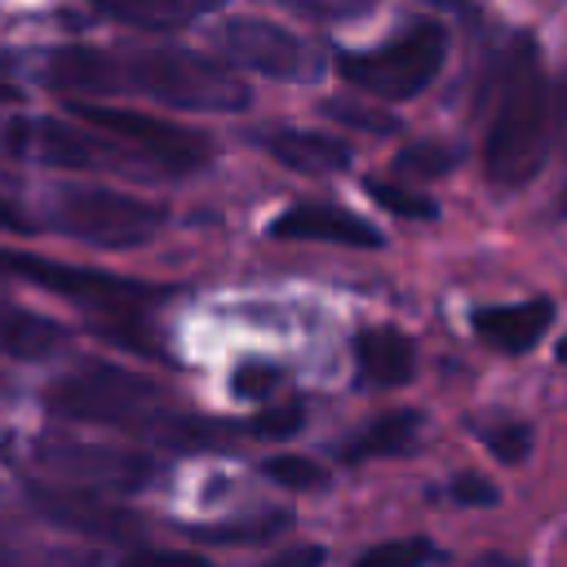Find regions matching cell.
<instances>
[{
  "mask_svg": "<svg viewBox=\"0 0 567 567\" xmlns=\"http://www.w3.org/2000/svg\"><path fill=\"white\" fill-rule=\"evenodd\" d=\"M549 146V89L536 62L532 35H518L496 71L492 124L483 142V168L492 186H523L545 164Z\"/></svg>",
  "mask_w": 567,
  "mask_h": 567,
  "instance_id": "cell-1",
  "label": "cell"
},
{
  "mask_svg": "<svg viewBox=\"0 0 567 567\" xmlns=\"http://www.w3.org/2000/svg\"><path fill=\"white\" fill-rule=\"evenodd\" d=\"M106 93H142L173 111L195 115H235L248 111V84L208 53L195 49H142V53H111V84Z\"/></svg>",
  "mask_w": 567,
  "mask_h": 567,
  "instance_id": "cell-2",
  "label": "cell"
},
{
  "mask_svg": "<svg viewBox=\"0 0 567 567\" xmlns=\"http://www.w3.org/2000/svg\"><path fill=\"white\" fill-rule=\"evenodd\" d=\"M44 408L62 421L80 425H111V430H133V434H155L168 412L164 385H155L142 372L115 368V363H80L75 372L58 377L44 390Z\"/></svg>",
  "mask_w": 567,
  "mask_h": 567,
  "instance_id": "cell-3",
  "label": "cell"
},
{
  "mask_svg": "<svg viewBox=\"0 0 567 567\" xmlns=\"http://www.w3.org/2000/svg\"><path fill=\"white\" fill-rule=\"evenodd\" d=\"M71 115L80 124H89L93 133H102L106 142H115L128 159H137L142 168H155V173H177L182 177V173H199L213 159V146L199 128L168 124V120L146 115V111L71 97Z\"/></svg>",
  "mask_w": 567,
  "mask_h": 567,
  "instance_id": "cell-4",
  "label": "cell"
},
{
  "mask_svg": "<svg viewBox=\"0 0 567 567\" xmlns=\"http://www.w3.org/2000/svg\"><path fill=\"white\" fill-rule=\"evenodd\" d=\"M0 275L44 288L53 297H66L102 319H133L146 306L168 297V288H159V284H142V279H124V275H106V270H89V266H66V261L18 252V248H0Z\"/></svg>",
  "mask_w": 567,
  "mask_h": 567,
  "instance_id": "cell-5",
  "label": "cell"
},
{
  "mask_svg": "<svg viewBox=\"0 0 567 567\" xmlns=\"http://www.w3.org/2000/svg\"><path fill=\"white\" fill-rule=\"evenodd\" d=\"M443 58H447V31L425 18V22L408 27L403 35H394V40H385L377 49L341 53L337 71H341V80L350 89L403 102V97H416V93H425L434 84V75L443 71Z\"/></svg>",
  "mask_w": 567,
  "mask_h": 567,
  "instance_id": "cell-6",
  "label": "cell"
},
{
  "mask_svg": "<svg viewBox=\"0 0 567 567\" xmlns=\"http://www.w3.org/2000/svg\"><path fill=\"white\" fill-rule=\"evenodd\" d=\"M164 204L124 195L111 186H62L49 204V221L93 248H137L164 226Z\"/></svg>",
  "mask_w": 567,
  "mask_h": 567,
  "instance_id": "cell-7",
  "label": "cell"
},
{
  "mask_svg": "<svg viewBox=\"0 0 567 567\" xmlns=\"http://www.w3.org/2000/svg\"><path fill=\"white\" fill-rule=\"evenodd\" d=\"M27 456L35 470L80 483V487H111V492H137L159 478V465L146 452L133 447H106V443H84L71 434H40L27 443Z\"/></svg>",
  "mask_w": 567,
  "mask_h": 567,
  "instance_id": "cell-8",
  "label": "cell"
},
{
  "mask_svg": "<svg viewBox=\"0 0 567 567\" xmlns=\"http://www.w3.org/2000/svg\"><path fill=\"white\" fill-rule=\"evenodd\" d=\"M213 49L226 62L257 71L266 80H284V84H315L323 75V53L297 31L266 22V18H226L213 31Z\"/></svg>",
  "mask_w": 567,
  "mask_h": 567,
  "instance_id": "cell-9",
  "label": "cell"
},
{
  "mask_svg": "<svg viewBox=\"0 0 567 567\" xmlns=\"http://www.w3.org/2000/svg\"><path fill=\"white\" fill-rule=\"evenodd\" d=\"M0 146L18 159H35L49 168H97L111 164V146L102 133L66 120H13L0 133Z\"/></svg>",
  "mask_w": 567,
  "mask_h": 567,
  "instance_id": "cell-10",
  "label": "cell"
},
{
  "mask_svg": "<svg viewBox=\"0 0 567 567\" xmlns=\"http://www.w3.org/2000/svg\"><path fill=\"white\" fill-rule=\"evenodd\" d=\"M27 501L31 509L53 523V527H66L75 536H97V540H124L137 532V518L120 505H106L97 501L93 492H80L71 483H27Z\"/></svg>",
  "mask_w": 567,
  "mask_h": 567,
  "instance_id": "cell-11",
  "label": "cell"
},
{
  "mask_svg": "<svg viewBox=\"0 0 567 567\" xmlns=\"http://www.w3.org/2000/svg\"><path fill=\"white\" fill-rule=\"evenodd\" d=\"M270 235L310 239V244H346V248H381V230H372V221L337 204H292L270 221Z\"/></svg>",
  "mask_w": 567,
  "mask_h": 567,
  "instance_id": "cell-12",
  "label": "cell"
},
{
  "mask_svg": "<svg viewBox=\"0 0 567 567\" xmlns=\"http://www.w3.org/2000/svg\"><path fill=\"white\" fill-rule=\"evenodd\" d=\"M470 323H474L483 346L505 350V354H523V350H532L549 332L554 301L536 297V301H514V306H483V310H474Z\"/></svg>",
  "mask_w": 567,
  "mask_h": 567,
  "instance_id": "cell-13",
  "label": "cell"
},
{
  "mask_svg": "<svg viewBox=\"0 0 567 567\" xmlns=\"http://www.w3.org/2000/svg\"><path fill=\"white\" fill-rule=\"evenodd\" d=\"M257 146L279 159L284 168L292 173H341L350 164V146L332 133H319V128H288V124H275L266 133H257Z\"/></svg>",
  "mask_w": 567,
  "mask_h": 567,
  "instance_id": "cell-14",
  "label": "cell"
},
{
  "mask_svg": "<svg viewBox=\"0 0 567 567\" xmlns=\"http://www.w3.org/2000/svg\"><path fill=\"white\" fill-rule=\"evenodd\" d=\"M354 363H359V377L368 385L394 390V385H408L412 381V372H416V346L399 328H363L354 337Z\"/></svg>",
  "mask_w": 567,
  "mask_h": 567,
  "instance_id": "cell-15",
  "label": "cell"
},
{
  "mask_svg": "<svg viewBox=\"0 0 567 567\" xmlns=\"http://www.w3.org/2000/svg\"><path fill=\"white\" fill-rule=\"evenodd\" d=\"M62 346H66V328L58 319L35 315V310H22L13 301H0V354L40 363V359L58 354Z\"/></svg>",
  "mask_w": 567,
  "mask_h": 567,
  "instance_id": "cell-16",
  "label": "cell"
},
{
  "mask_svg": "<svg viewBox=\"0 0 567 567\" xmlns=\"http://www.w3.org/2000/svg\"><path fill=\"white\" fill-rule=\"evenodd\" d=\"M226 0H93V9L111 22L124 27H151V31H173L186 27L213 9H221Z\"/></svg>",
  "mask_w": 567,
  "mask_h": 567,
  "instance_id": "cell-17",
  "label": "cell"
},
{
  "mask_svg": "<svg viewBox=\"0 0 567 567\" xmlns=\"http://www.w3.org/2000/svg\"><path fill=\"white\" fill-rule=\"evenodd\" d=\"M421 434V416L416 412H385L372 425H363L350 443H346V461H381V456H403L416 447Z\"/></svg>",
  "mask_w": 567,
  "mask_h": 567,
  "instance_id": "cell-18",
  "label": "cell"
},
{
  "mask_svg": "<svg viewBox=\"0 0 567 567\" xmlns=\"http://www.w3.org/2000/svg\"><path fill=\"white\" fill-rule=\"evenodd\" d=\"M288 523H292L288 509H257V514H239L230 523L190 527V536L204 540V545H257V540H270V536L288 532Z\"/></svg>",
  "mask_w": 567,
  "mask_h": 567,
  "instance_id": "cell-19",
  "label": "cell"
},
{
  "mask_svg": "<svg viewBox=\"0 0 567 567\" xmlns=\"http://www.w3.org/2000/svg\"><path fill=\"white\" fill-rule=\"evenodd\" d=\"M368 195H372L385 213L408 217V221H434V217H439V204H434L430 195H421V190H412V186H399V182L372 177V182H368Z\"/></svg>",
  "mask_w": 567,
  "mask_h": 567,
  "instance_id": "cell-20",
  "label": "cell"
},
{
  "mask_svg": "<svg viewBox=\"0 0 567 567\" xmlns=\"http://www.w3.org/2000/svg\"><path fill=\"white\" fill-rule=\"evenodd\" d=\"M279 385H284V368L270 359H244L230 377L235 399H248V403H270Z\"/></svg>",
  "mask_w": 567,
  "mask_h": 567,
  "instance_id": "cell-21",
  "label": "cell"
},
{
  "mask_svg": "<svg viewBox=\"0 0 567 567\" xmlns=\"http://www.w3.org/2000/svg\"><path fill=\"white\" fill-rule=\"evenodd\" d=\"M434 563V540L425 536H403V540H381L372 545L354 567H425Z\"/></svg>",
  "mask_w": 567,
  "mask_h": 567,
  "instance_id": "cell-22",
  "label": "cell"
},
{
  "mask_svg": "<svg viewBox=\"0 0 567 567\" xmlns=\"http://www.w3.org/2000/svg\"><path fill=\"white\" fill-rule=\"evenodd\" d=\"M261 474L270 478V483H279V487H292V492H310V487H323V465L319 461H310V456H270L266 465H261Z\"/></svg>",
  "mask_w": 567,
  "mask_h": 567,
  "instance_id": "cell-23",
  "label": "cell"
},
{
  "mask_svg": "<svg viewBox=\"0 0 567 567\" xmlns=\"http://www.w3.org/2000/svg\"><path fill=\"white\" fill-rule=\"evenodd\" d=\"M452 164H456V151L443 142H416V146L399 151V159H394V168L403 177H443Z\"/></svg>",
  "mask_w": 567,
  "mask_h": 567,
  "instance_id": "cell-24",
  "label": "cell"
},
{
  "mask_svg": "<svg viewBox=\"0 0 567 567\" xmlns=\"http://www.w3.org/2000/svg\"><path fill=\"white\" fill-rule=\"evenodd\" d=\"M275 4L310 22H350V18H363L377 0H275Z\"/></svg>",
  "mask_w": 567,
  "mask_h": 567,
  "instance_id": "cell-25",
  "label": "cell"
},
{
  "mask_svg": "<svg viewBox=\"0 0 567 567\" xmlns=\"http://www.w3.org/2000/svg\"><path fill=\"white\" fill-rule=\"evenodd\" d=\"M301 421H306L301 403H297V399H288V403L261 408V412L248 421V434H257V439H270V443H284L288 434H297V430H301Z\"/></svg>",
  "mask_w": 567,
  "mask_h": 567,
  "instance_id": "cell-26",
  "label": "cell"
},
{
  "mask_svg": "<svg viewBox=\"0 0 567 567\" xmlns=\"http://www.w3.org/2000/svg\"><path fill=\"white\" fill-rule=\"evenodd\" d=\"M323 115H328V120H337V124H350V128H363V133H394V128H399V120H394L390 111H372V106H354V102H341V97H332V102H323Z\"/></svg>",
  "mask_w": 567,
  "mask_h": 567,
  "instance_id": "cell-27",
  "label": "cell"
},
{
  "mask_svg": "<svg viewBox=\"0 0 567 567\" xmlns=\"http://www.w3.org/2000/svg\"><path fill=\"white\" fill-rule=\"evenodd\" d=\"M483 443H487V452H492L496 461L514 465V461H523V456L532 452V430H527L523 421H509V425L487 430V434H483Z\"/></svg>",
  "mask_w": 567,
  "mask_h": 567,
  "instance_id": "cell-28",
  "label": "cell"
},
{
  "mask_svg": "<svg viewBox=\"0 0 567 567\" xmlns=\"http://www.w3.org/2000/svg\"><path fill=\"white\" fill-rule=\"evenodd\" d=\"M447 496H452L456 505H465V509H483V505H496V501H501L496 483L483 478V474H456V478L447 483Z\"/></svg>",
  "mask_w": 567,
  "mask_h": 567,
  "instance_id": "cell-29",
  "label": "cell"
},
{
  "mask_svg": "<svg viewBox=\"0 0 567 567\" xmlns=\"http://www.w3.org/2000/svg\"><path fill=\"white\" fill-rule=\"evenodd\" d=\"M120 567H213V563L190 549H128Z\"/></svg>",
  "mask_w": 567,
  "mask_h": 567,
  "instance_id": "cell-30",
  "label": "cell"
},
{
  "mask_svg": "<svg viewBox=\"0 0 567 567\" xmlns=\"http://www.w3.org/2000/svg\"><path fill=\"white\" fill-rule=\"evenodd\" d=\"M323 563H328L323 545H292V549H279L275 558H266L261 567H323Z\"/></svg>",
  "mask_w": 567,
  "mask_h": 567,
  "instance_id": "cell-31",
  "label": "cell"
},
{
  "mask_svg": "<svg viewBox=\"0 0 567 567\" xmlns=\"http://www.w3.org/2000/svg\"><path fill=\"white\" fill-rule=\"evenodd\" d=\"M0 226H9V230H27V217H22L13 204H4V199H0Z\"/></svg>",
  "mask_w": 567,
  "mask_h": 567,
  "instance_id": "cell-32",
  "label": "cell"
},
{
  "mask_svg": "<svg viewBox=\"0 0 567 567\" xmlns=\"http://www.w3.org/2000/svg\"><path fill=\"white\" fill-rule=\"evenodd\" d=\"M554 359L567 368V337H558V346H554Z\"/></svg>",
  "mask_w": 567,
  "mask_h": 567,
  "instance_id": "cell-33",
  "label": "cell"
},
{
  "mask_svg": "<svg viewBox=\"0 0 567 567\" xmlns=\"http://www.w3.org/2000/svg\"><path fill=\"white\" fill-rule=\"evenodd\" d=\"M0 102H18V89H13V84H4V80H0Z\"/></svg>",
  "mask_w": 567,
  "mask_h": 567,
  "instance_id": "cell-34",
  "label": "cell"
}]
</instances>
